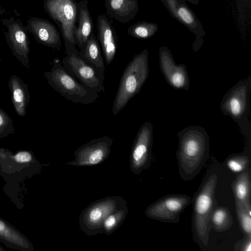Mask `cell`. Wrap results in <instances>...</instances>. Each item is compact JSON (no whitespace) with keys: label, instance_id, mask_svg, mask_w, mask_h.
Returning a JSON list of instances; mask_svg holds the SVG:
<instances>
[{"label":"cell","instance_id":"obj_28","mask_svg":"<svg viewBox=\"0 0 251 251\" xmlns=\"http://www.w3.org/2000/svg\"><path fill=\"white\" fill-rule=\"evenodd\" d=\"M251 236L244 235L242 240L237 242L234 250L236 251H251Z\"/></svg>","mask_w":251,"mask_h":251},{"label":"cell","instance_id":"obj_14","mask_svg":"<svg viewBox=\"0 0 251 251\" xmlns=\"http://www.w3.org/2000/svg\"><path fill=\"white\" fill-rule=\"evenodd\" d=\"M97 39L100 46L104 61L109 65L115 58L118 47L114 28L107 17L103 14L97 18Z\"/></svg>","mask_w":251,"mask_h":251},{"label":"cell","instance_id":"obj_24","mask_svg":"<svg viewBox=\"0 0 251 251\" xmlns=\"http://www.w3.org/2000/svg\"><path fill=\"white\" fill-rule=\"evenodd\" d=\"M250 159L243 153L234 154L228 156L225 164L233 173L238 175L249 169Z\"/></svg>","mask_w":251,"mask_h":251},{"label":"cell","instance_id":"obj_2","mask_svg":"<svg viewBox=\"0 0 251 251\" xmlns=\"http://www.w3.org/2000/svg\"><path fill=\"white\" fill-rule=\"evenodd\" d=\"M218 182V173L210 167L192 200L193 214L191 227L193 240L201 250L208 247L209 234L211 227L210 218L214 208L217 205L215 194Z\"/></svg>","mask_w":251,"mask_h":251},{"label":"cell","instance_id":"obj_32","mask_svg":"<svg viewBox=\"0 0 251 251\" xmlns=\"http://www.w3.org/2000/svg\"><path fill=\"white\" fill-rule=\"evenodd\" d=\"M1 59L0 58V63L1 62Z\"/></svg>","mask_w":251,"mask_h":251},{"label":"cell","instance_id":"obj_26","mask_svg":"<svg viewBox=\"0 0 251 251\" xmlns=\"http://www.w3.org/2000/svg\"><path fill=\"white\" fill-rule=\"evenodd\" d=\"M15 132L12 119L0 107V139Z\"/></svg>","mask_w":251,"mask_h":251},{"label":"cell","instance_id":"obj_34","mask_svg":"<svg viewBox=\"0 0 251 251\" xmlns=\"http://www.w3.org/2000/svg\"></svg>","mask_w":251,"mask_h":251},{"label":"cell","instance_id":"obj_30","mask_svg":"<svg viewBox=\"0 0 251 251\" xmlns=\"http://www.w3.org/2000/svg\"><path fill=\"white\" fill-rule=\"evenodd\" d=\"M178 14L181 18L187 24H190L193 21L192 16L188 11L184 8L182 7L179 9Z\"/></svg>","mask_w":251,"mask_h":251},{"label":"cell","instance_id":"obj_10","mask_svg":"<svg viewBox=\"0 0 251 251\" xmlns=\"http://www.w3.org/2000/svg\"><path fill=\"white\" fill-rule=\"evenodd\" d=\"M2 23L6 27L5 38L13 55L24 66L29 68V40L25 26L20 20L12 16L2 19Z\"/></svg>","mask_w":251,"mask_h":251},{"label":"cell","instance_id":"obj_17","mask_svg":"<svg viewBox=\"0 0 251 251\" xmlns=\"http://www.w3.org/2000/svg\"><path fill=\"white\" fill-rule=\"evenodd\" d=\"M8 86L16 112L19 116L24 117L30 99L27 85L18 76L12 75L9 79Z\"/></svg>","mask_w":251,"mask_h":251},{"label":"cell","instance_id":"obj_21","mask_svg":"<svg viewBox=\"0 0 251 251\" xmlns=\"http://www.w3.org/2000/svg\"><path fill=\"white\" fill-rule=\"evenodd\" d=\"M211 227L219 232L226 231L233 224V219L228 208L216 205L213 209L210 218Z\"/></svg>","mask_w":251,"mask_h":251},{"label":"cell","instance_id":"obj_12","mask_svg":"<svg viewBox=\"0 0 251 251\" xmlns=\"http://www.w3.org/2000/svg\"><path fill=\"white\" fill-rule=\"evenodd\" d=\"M250 83L240 80L227 92L221 103V109L225 115L239 121L247 114Z\"/></svg>","mask_w":251,"mask_h":251},{"label":"cell","instance_id":"obj_7","mask_svg":"<svg viewBox=\"0 0 251 251\" xmlns=\"http://www.w3.org/2000/svg\"><path fill=\"white\" fill-rule=\"evenodd\" d=\"M191 202V198L186 195H167L150 205L145 214L149 218L160 222L177 223L181 213Z\"/></svg>","mask_w":251,"mask_h":251},{"label":"cell","instance_id":"obj_4","mask_svg":"<svg viewBox=\"0 0 251 251\" xmlns=\"http://www.w3.org/2000/svg\"><path fill=\"white\" fill-rule=\"evenodd\" d=\"M59 61L54 59L50 71L44 74L49 85L74 103L89 104L95 102L100 96L99 93L79 82Z\"/></svg>","mask_w":251,"mask_h":251},{"label":"cell","instance_id":"obj_19","mask_svg":"<svg viewBox=\"0 0 251 251\" xmlns=\"http://www.w3.org/2000/svg\"><path fill=\"white\" fill-rule=\"evenodd\" d=\"M104 5L109 16L123 24L132 20L138 10L136 0H105Z\"/></svg>","mask_w":251,"mask_h":251},{"label":"cell","instance_id":"obj_13","mask_svg":"<svg viewBox=\"0 0 251 251\" xmlns=\"http://www.w3.org/2000/svg\"><path fill=\"white\" fill-rule=\"evenodd\" d=\"M25 26L39 43L60 50L62 44L60 33L56 27L48 20L32 17L27 21Z\"/></svg>","mask_w":251,"mask_h":251},{"label":"cell","instance_id":"obj_23","mask_svg":"<svg viewBox=\"0 0 251 251\" xmlns=\"http://www.w3.org/2000/svg\"><path fill=\"white\" fill-rule=\"evenodd\" d=\"M0 239L17 247L27 248V241L8 224L0 219Z\"/></svg>","mask_w":251,"mask_h":251},{"label":"cell","instance_id":"obj_20","mask_svg":"<svg viewBox=\"0 0 251 251\" xmlns=\"http://www.w3.org/2000/svg\"><path fill=\"white\" fill-rule=\"evenodd\" d=\"M231 186L235 200L242 203L247 210L251 213V175L249 169L236 175Z\"/></svg>","mask_w":251,"mask_h":251},{"label":"cell","instance_id":"obj_6","mask_svg":"<svg viewBox=\"0 0 251 251\" xmlns=\"http://www.w3.org/2000/svg\"><path fill=\"white\" fill-rule=\"evenodd\" d=\"M127 205L126 201L118 196H107L95 201L81 212L79 225L81 230L88 236L102 233V224L105 218L118 208Z\"/></svg>","mask_w":251,"mask_h":251},{"label":"cell","instance_id":"obj_18","mask_svg":"<svg viewBox=\"0 0 251 251\" xmlns=\"http://www.w3.org/2000/svg\"><path fill=\"white\" fill-rule=\"evenodd\" d=\"M78 55L87 64L104 75L105 61L102 50L93 32L90 35L84 46L80 49Z\"/></svg>","mask_w":251,"mask_h":251},{"label":"cell","instance_id":"obj_29","mask_svg":"<svg viewBox=\"0 0 251 251\" xmlns=\"http://www.w3.org/2000/svg\"><path fill=\"white\" fill-rule=\"evenodd\" d=\"M32 158L31 154L27 151H19L14 156L16 161L19 163L28 162Z\"/></svg>","mask_w":251,"mask_h":251},{"label":"cell","instance_id":"obj_25","mask_svg":"<svg viewBox=\"0 0 251 251\" xmlns=\"http://www.w3.org/2000/svg\"><path fill=\"white\" fill-rule=\"evenodd\" d=\"M237 217L243 235L251 236V213L240 202L235 200Z\"/></svg>","mask_w":251,"mask_h":251},{"label":"cell","instance_id":"obj_3","mask_svg":"<svg viewBox=\"0 0 251 251\" xmlns=\"http://www.w3.org/2000/svg\"><path fill=\"white\" fill-rule=\"evenodd\" d=\"M149 74L148 54L145 50L135 55L123 72L112 106L114 116L117 115L140 92Z\"/></svg>","mask_w":251,"mask_h":251},{"label":"cell","instance_id":"obj_31","mask_svg":"<svg viewBox=\"0 0 251 251\" xmlns=\"http://www.w3.org/2000/svg\"><path fill=\"white\" fill-rule=\"evenodd\" d=\"M5 13H6L5 10L0 4V18Z\"/></svg>","mask_w":251,"mask_h":251},{"label":"cell","instance_id":"obj_15","mask_svg":"<svg viewBox=\"0 0 251 251\" xmlns=\"http://www.w3.org/2000/svg\"><path fill=\"white\" fill-rule=\"evenodd\" d=\"M159 63L161 71L171 86L177 89H189L190 81L185 65L176 64L173 58L165 52L161 54Z\"/></svg>","mask_w":251,"mask_h":251},{"label":"cell","instance_id":"obj_8","mask_svg":"<svg viewBox=\"0 0 251 251\" xmlns=\"http://www.w3.org/2000/svg\"><path fill=\"white\" fill-rule=\"evenodd\" d=\"M152 141V126L145 122L139 129L131 150L130 169L134 174L139 175L150 166Z\"/></svg>","mask_w":251,"mask_h":251},{"label":"cell","instance_id":"obj_22","mask_svg":"<svg viewBox=\"0 0 251 251\" xmlns=\"http://www.w3.org/2000/svg\"><path fill=\"white\" fill-rule=\"evenodd\" d=\"M128 212V209L126 205L110 214L102 224V233L107 235H110L113 233L124 223Z\"/></svg>","mask_w":251,"mask_h":251},{"label":"cell","instance_id":"obj_11","mask_svg":"<svg viewBox=\"0 0 251 251\" xmlns=\"http://www.w3.org/2000/svg\"><path fill=\"white\" fill-rule=\"evenodd\" d=\"M61 62L68 71L83 85L98 93L104 92L105 75L87 64L78 55H67Z\"/></svg>","mask_w":251,"mask_h":251},{"label":"cell","instance_id":"obj_9","mask_svg":"<svg viewBox=\"0 0 251 251\" xmlns=\"http://www.w3.org/2000/svg\"><path fill=\"white\" fill-rule=\"evenodd\" d=\"M113 143V139L108 136L93 139L77 148L74 152V159L67 164L78 167L100 164L108 158Z\"/></svg>","mask_w":251,"mask_h":251},{"label":"cell","instance_id":"obj_1","mask_svg":"<svg viewBox=\"0 0 251 251\" xmlns=\"http://www.w3.org/2000/svg\"><path fill=\"white\" fill-rule=\"evenodd\" d=\"M177 135L179 174L183 180L190 181L199 174L209 157L208 135L203 128L198 126L187 127Z\"/></svg>","mask_w":251,"mask_h":251},{"label":"cell","instance_id":"obj_5","mask_svg":"<svg viewBox=\"0 0 251 251\" xmlns=\"http://www.w3.org/2000/svg\"><path fill=\"white\" fill-rule=\"evenodd\" d=\"M44 8L60 28L67 55H78L74 36L77 3L74 0H44Z\"/></svg>","mask_w":251,"mask_h":251},{"label":"cell","instance_id":"obj_33","mask_svg":"<svg viewBox=\"0 0 251 251\" xmlns=\"http://www.w3.org/2000/svg\"></svg>","mask_w":251,"mask_h":251},{"label":"cell","instance_id":"obj_27","mask_svg":"<svg viewBox=\"0 0 251 251\" xmlns=\"http://www.w3.org/2000/svg\"><path fill=\"white\" fill-rule=\"evenodd\" d=\"M128 35L135 38H145L149 35V31L147 27L142 24H136L127 29Z\"/></svg>","mask_w":251,"mask_h":251},{"label":"cell","instance_id":"obj_16","mask_svg":"<svg viewBox=\"0 0 251 251\" xmlns=\"http://www.w3.org/2000/svg\"><path fill=\"white\" fill-rule=\"evenodd\" d=\"M88 0H80L77 3V25L75 26L74 36L76 46L81 49L92 33L94 24L88 7Z\"/></svg>","mask_w":251,"mask_h":251}]
</instances>
